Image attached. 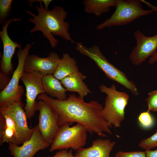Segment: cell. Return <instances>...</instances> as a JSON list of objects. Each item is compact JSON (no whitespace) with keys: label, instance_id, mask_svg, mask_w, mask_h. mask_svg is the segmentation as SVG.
<instances>
[{"label":"cell","instance_id":"ffe728a7","mask_svg":"<svg viewBox=\"0 0 157 157\" xmlns=\"http://www.w3.org/2000/svg\"><path fill=\"white\" fill-rule=\"evenodd\" d=\"M4 117L5 125L3 133L2 142L17 144L18 135L16 124L10 116L4 113H0Z\"/></svg>","mask_w":157,"mask_h":157},{"label":"cell","instance_id":"ac0fdd59","mask_svg":"<svg viewBox=\"0 0 157 157\" xmlns=\"http://www.w3.org/2000/svg\"><path fill=\"white\" fill-rule=\"evenodd\" d=\"M79 71L77 61L67 53H64L53 75L60 81L68 75Z\"/></svg>","mask_w":157,"mask_h":157},{"label":"cell","instance_id":"52a82bcc","mask_svg":"<svg viewBox=\"0 0 157 157\" xmlns=\"http://www.w3.org/2000/svg\"><path fill=\"white\" fill-rule=\"evenodd\" d=\"M31 47V44H27L24 49H20L17 52V66L7 86L0 91V108H6L15 101L21 100L24 90L23 87L19 85V83L24 72L26 58Z\"/></svg>","mask_w":157,"mask_h":157},{"label":"cell","instance_id":"83f0119b","mask_svg":"<svg viewBox=\"0 0 157 157\" xmlns=\"http://www.w3.org/2000/svg\"><path fill=\"white\" fill-rule=\"evenodd\" d=\"M5 125V119L4 116L1 114H0V145H2L3 133Z\"/></svg>","mask_w":157,"mask_h":157},{"label":"cell","instance_id":"7402d4cb","mask_svg":"<svg viewBox=\"0 0 157 157\" xmlns=\"http://www.w3.org/2000/svg\"><path fill=\"white\" fill-rule=\"evenodd\" d=\"M139 146L145 150H150L157 147V130L151 136L142 140L139 143Z\"/></svg>","mask_w":157,"mask_h":157},{"label":"cell","instance_id":"4dcf8cb0","mask_svg":"<svg viewBox=\"0 0 157 157\" xmlns=\"http://www.w3.org/2000/svg\"><path fill=\"white\" fill-rule=\"evenodd\" d=\"M141 2L145 3L149 7L151 8L154 12H157V7L154 6L150 3L144 0H140Z\"/></svg>","mask_w":157,"mask_h":157},{"label":"cell","instance_id":"cb8c5ba5","mask_svg":"<svg viewBox=\"0 0 157 157\" xmlns=\"http://www.w3.org/2000/svg\"><path fill=\"white\" fill-rule=\"evenodd\" d=\"M145 100L148 110L154 112L157 111V90L149 92Z\"/></svg>","mask_w":157,"mask_h":157},{"label":"cell","instance_id":"44dd1931","mask_svg":"<svg viewBox=\"0 0 157 157\" xmlns=\"http://www.w3.org/2000/svg\"><path fill=\"white\" fill-rule=\"evenodd\" d=\"M13 1V0H0V23L2 27L7 22Z\"/></svg>","mask_w":157,"mask_h":157},{"label":"cell","instance_id":"3957f363","mask_svg":"<svg viewBox=\"0 0 157 157\" xmlns=\"http://www.w3.org/2000/svg\"><path fill=\"white\" fill-rule=\"evenodd\" d=\"M76 49L82 55L86 56L93 60L108 78L123 86L134 95L139 94L135 83L130 80L123 72L110 63L98 45L95 44L87 47L81 42L76 43Z\"/></svg>","mask_w":157,"mask_h":157},{"label":"cell","instance_id":"7a4b0ae2","mask_svg":"<svg viewBox=\"0 0 157 157\" xmlns=\"http://www.w3.org/2000/svg\"><path fill=\"white\" fill-rule=\"evenodd\" d=\"M43 0H27L29 2L28 5L30 7L32 6L33 3L35 2H39L40 4L39 7L37 3L36 4V8L38 13L37 15L29 10H25L33 17L28 19V22L35 24L30 32L33 33L38 31H41L53 48L56 47L59 43L53 35H58L67 41L74 43L69 32L70 24L65 21L67 15V11L61 6L57 5L54 6L51 10H46L42 3Z\"/></svg>","mask_w":157,"mask_h":157},{"label":"cell","instance_id":"f546056e","mask_svg":"<svg viewBox=\"0 0 157 157\" xmlns=\"http://www.w3.org/2000/svg\"><path fill=\"white\" fill-rule=\"evenodd\" d=\"M156 62H157V51L150 57L149 63L150 64H153Z\"/></svg>","mask_w":157,"mask_h":157},{"label":"cell","instance_id":"30bf717a","mask_svg":"<svg viewBox=\"0 0 157 157\" xmlns=\"http://www.w3.org/2000/svg\"><path fill=\"white\" fill-rule=\"evenodd\" d=\"M23 107V104L21 100H16L6 108H0V113H5L10 116L16 124L18 145L28 140L34 131V127L30 128L28 126V118Z\"/></svg>","mask_w":157,"mask_h":157},{"label":"cell","instance_id":"7c38bea8","mask_svg":"<svg viewBox=\"0 0 157 157\" xmlns=\"http://www.w3.org/2000/svg\"><path fill=\"white\" fill-rule=\"evenodd\" d=\"M22 20L21 17L10 18L2 26V30L0 31V38L3 46V54L0 61V72L7 75L11 74L13 70L12 59L16 48L20 49L22 47L20 43L14 41L10 37L8 33V28L12 22Z\"/></svg>","mask_w":157,"mask_h":157},{"label":"cell","instance_id":"8992f818","mask_svg":"<svg viewBox=\"0 0 157 157\" xmlns=\"http://www.w3.org/2000/svg\"><path fill=\"white\" fill-rule=\"evenodd\" d=\"M70 126L65 124L60 127L50 145V152L69 149L77 151L86 145L88 132L86 128L79 123Z\"/></svg>","mask_w":157,"mask_h":157},{"label":"cell","instance_id":"ba28073f","mask_svg":"<svg viewBox=\"0 0 157 157\" xmlns=\"http://www.w3.org/2000/svg\"><path fill=\"white\" fill-rule=\"evenodd\" d=\"M44 75L37 71L24 72L21 78L26 89V104L24 108L28 119L33 117L38 110L37 97L45 93L42 81Z\"/></svg>","mask_w":157,"mask_h":157},{"label":"cell","instance_id":"603a6c76","mask_svg":"<svg viewBox=\"0 0 157 157\" xmlns=\"http://www.w3.org/2000/svg\"><path fill=\"white\" fill-rule=\"evenodd\" d=\"M138 120L141 125L145 128L151 127L154 123V119L148 110L141 113L138 116Z\"/></svg>","mask_w":157,"mask_h":157},{"label":"cell","instance_id":"d4e9b609","mask_svg":"<svg viewBox=\"0 0 157 157\" xmlns=\"http://www.w3.org/2000/svg\"><path fill=\"white\" fill-rule=\"evenodd\" d=\"M115 157H146V156L145 151H119L115 154Z\"/></svg>","mask_w":157,"mask_h":157},{"label":"cell","instance_id":"4fadbf2b","mask_svg":"<svg viewBox=\"0 0 157 157\" xmlns=\"http://www.w3.org/2000/svg\"><path fill=\"white\" fill-rule=\"evenodd\" d=\"M9 144L8 149L14 157H33L37 152L49 147L51 145L43 138L38 125L34 127L31 138L22 146L14 143Z\"/></svg>","mask_w":157,"mask_h":157},{"label":"cell","instance_id":"5b68a950","mask_svg":"<svg viewBox=\"0 0 157 157\" xmlns=\"http://www.w3.org/2000/svg\"><path fill=\"white\" fill-rule=\"evenodd\" d=\"M115 7V10L111 16L97 26V30L126 25L154 12L152 10H144L139 0H117Z\"/></svg>","mask_w":157,"mask_h":157},{"label":"cell","instance_id":"9a60e30c","mask_svg":"<svg viewBox=\"0 0 157 157\" xmlns=\"http://www.w3.org/2000/svg\"><path fill=\"white\" fill-rule=\"evenodd\" d=\"M115 144L109 139L98 138L94 140L89 147H83L76 151L75 157H110Z\"/></svg>","mask_w":157,"mask_h":157},{"label":"cell","instance_id":"484cf974","mask_svg":"<svg viewBox=\"0 0 157 157\" xmlns=\"http://www.w3.org/2000/svg\"><path fill=\"white\" fill-rule=\"evenodd\" d=\"M47 157H75L73 154L72 149H70L68 151L66 149L60 150L57 152L54 156Z\"/></svg>","mask_w":157,"mask_h":157},{"label":"cell","instance_id":"6da1fadb","mask_svg":"<svg viewBox=\"0 0 157 157\" xmlns=\"http://www.w3.org/2000/svg\"><path fill=\"white\" fill-rule=\"evenodd\" d=\"M37 99L46 103L56 113L60 127L76 122L83 126L91 134L104 138L106 136V133L113 134L112 126L101 114L104 106L96 101L86 102L74 94H69L65 100L54 99L45 93L39 95Z\"/></svg>","mask_w":157,"mask_h":157},{"label":"cell","instance_id":"4316f807","mask_svg":"<svg viewBox=\"0 0 157 157\" xmlns=\"http://www.w3.org/2000/svg\"><path fill=\"white\" fill-rule=\"evenodd\" d=\"M10 79L8 75L0 72V89L2 91L4 89L9 83Z\"/></svg>","mask_w":157,"mask_h":157},{"label":"cell","instance_id":"8fae6325","mask_svg":"<svg viewBox=\"0 0 157 157\" xmlns=\"http://www.w3.org/2000/svg\"><path fill=\"white\" fill-rule=\"evenodd\" d=\"M134 35L136 45L130 53L129 59L134 65H139L157 51V33L148 37L139 30L135 31Z\"/></svg>","mask_w":157,"mask_h":157},{"label":"cell","instance_id":"e0dca14e","mask_svg":"<svg viewBox=\"0 0 157 157\" xmlns=\"http://www.w3.org/2000/svg\"><path fill=\"white\" fill-rule=\"evenodd\" d=\"M42 84L45 93L50 97L59 100H65L67 98L66 90L62 85L60 81L53 74H47L42 78Z\"/></svg>","mask_w":157,"mask_h":157},{"label":"cell","instance_id":"5bb4252c","mask_svg":"<svg viewBox=\"0 0 157 157\" xmlns=\"http://www.w3.org/2000/svg\"><path fill=\"white\" fill-rule=\"evenodd\" d=\"M60 59L58 54L53 51L47 57L41 58L35 54L27 56L24 63V72L37 71L44 75L53 74Z\"/></svg>","mask_w":157,"mask_h":157},{"label":"cell","instance_id":"2e32d148","mask_svg":"<svg viewBox=\"0 0 157 157\" xmlns=\"http://www.w3.org/2000/svg\"><path fill=\"white\" fill-rule=\"evenodd\" d=\"M86 78L79 71L66 76L60 81L67 91L77 92L80 97L84 100L85 97L92 92L83 81Z\"/></svg>","mask_w":157,"mask_h":157},{"label":"cell","instance_id":"9c48e42d","mask_svg":"<svg viewBox=\"0 0 157 157\" xmlns=\"http://www.w3.org/2000/svg\"><path fill=\"white\" fill-rule=\"evenodd\" d=\"M37 109L39 112L38 125L44 140L51 144L59 128L58 117L48 104L40 100L37 101Z\"/></svg>","mask_w":157,"mask_h":157},{"label":"cell","instance_id":"d6986e66","mask_svg":"<svg viewBox=\"0 0 157 157\" xmlns=\"http://www.w3.org/2000/svg\"><path fill=\"white\" fill-rule=\"evenodd\" d=\"M117 0H84L82 3L85 11L99 16L108 12L111 7L116 6Z\"/></svg>","mask_w":157,"mask_h":157},{"label":"cell","instance_id":"f1b7e54d","mask_svg":"<svg viewBox=\"0 0 157 157\" xmlns=\"http://www.w3.org/2000/svg\"><path fill=\"white\" fill-rule=\"evenodd\" d=\"M146 157H157V149L145 150Z\"/></svg>","mask_w":157,"mask_h":157},{"label":"cell","instance_id":"277c9868","mask_svg":"<svg viewBox=\"0 0 157 157\" xmlns=\"http://www.w3.org/2000/svg\"><path fill=\"white\" fill-rule=\"evenodd\" d=\"M99 88L101 92L106 95L101 111L102 117L112 126L120 127L125 118L124 110L129 99V95L117 90L113 84L109 87L102 84Z\"/></svg>","mask_w":157,"mask_h":157}]
</instances>
